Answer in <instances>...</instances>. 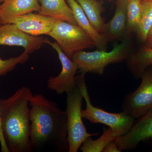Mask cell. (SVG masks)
<instances>
[{
	"instance_id": "obj_26",
	"label": "cell",
	"mask_w": 152,
	"mask_h": 152,
	"mask_svg": "<svg viewBox=\"0 0 152 152\" xmlns=\"http://www.w3.org/2000/svg\"><path fill=\"white\" fill-rule=\"evenodd\" d=\"M1 25V19H0V25Z\"/></svg>"
},
{
	"instance_id": "obj_11",
	"label": "cell",
	"mask_w": 152,
	"mask_h": 152,
	"mask_svg": "<svg viewBox=\"0 0 152 152\" xmlns=\"http://www.w3.org/2000/svg\"><path fill=\"white\" fill-rule=\"evenodd\" d=\"M58 20L51 17L31 12L6 20L2 22L1 24H14L24 32L31 36L49 35Z\"/></svg>"
},
{
	"instance_id": "obj_16",
	"label": "cell",
	"mask_w": 152,
	"mask_h": 152,
	"mask_svg": "<svg viewBox=\"0 0 152 152\" xmlns=\"http://www.w3.org/2000/svg\"><path fill=\"white\" fill-rule=\"evenodd\" d=\"M126 61L127 66L134 77L140 79L144 71L152 65V48L142 45L136 52H132Z\"/></svg>"
},
{
	"instance_id": "obj_12",
	"label": "cell",
	"mask_w": 152,
	"mask_h": 152,
	"mask_svg": "<svg viewBox=\"0 0 152 152\" xmlns=\"http://www.w3.org/2000/svg\"><path fill=\"white\" fill-rule=\"evenodd\" d=\"M116 10L111 20L105 23L102 34L108 42L125 37L127 23V0H117Z\"/></svg>"
},
{
	"instance_id": "obj_3",
	"label": "cell",
	"mask_w": 152,
	"mask_h": 152,
	"mask_svg": "<svg viewBox=\"0 0 152 152\" xmlns=\"http://www.w3.org/2000/svg\"><path fill=\"white\" fill-rule=\"evenodd\" d=\"M126 38L121 43L115 45L110 51L98 49L93 52L81 51L75 54L72 59L77 65L80 74L90 72L102 75L107 66L123 62L132 53L130 42Z\"/></svg>"
},
{
	"instance_id": "obj_14",
	"label": "cell",
	"mask_w": 152,
	"mask_h": 152,
	"mask_svg": "<svg viewBox=\"0 0 152 152\" xmlns=\"http://www.w3.org/2000/svg\"><path fill=\"white\" fill-rule=\"evenodd\" d=\"M40 10L39 13L58 20L78 25L73 12L66 0H39Z\"/></svg>"
},
{
	"instance_id": "obj_15",
	"label": "cell",
	"mask_w": 152,
	"mask_h": 152,
	"mask_svg": "<svg viewBox=\"0 0 152 152\" xmlns=\"http://www.w3.org/2000/svg\"><path fill=\"white\" fill-rule=\"evenodd\" d=\"M40 4L39 0H6L0 5V19H7L36 11L39 12Z\"/></svg>"
},
{
	"instance_id": "obj_5",
	"label": "cell",
	"mask_w": 152,
	"mask_h": 152,
	"mask_svg": "<svg viewBox=\"0 0 152 152\" xmlns=\"http://www.w3.org/2000/svg\"><path fill=\"white\" fill-rule=\"evenodd\" d=\"M66 94L68 152H77L88 138L97 136L99 133L88 132L83 122L82 107L84 98L78 86L77 85L74 90Z\"/></svg>"
},
{
	"instance_id": "obj_22",
	"label": "cell",
	"mask_w": 152,
	"mask_h": 152,
	"mask_svg": "<svg viewBox=\"0 0 152 152\" xmlns=\"http://www.w3.org/2000/svg\"><path fill=\"white\" fill-rule=\"evenodd\" d=\"M0 145H1V152H10L6 144L2 130L1 128V113H0Z\"/></svg>"
},
{
	"instance_id": "obj_24",
	"label": "cell",
	"mask_w": 152,
	"mask_h": 152,
	"mask_svg": "<svg viewBox=\"0 0 152 152\" xmlns=\"http://www.w3.org/2000/svg\"><path fill=\"white\" fill-rule=\"evenodd\" d=\"M143 45L150 48H152V26L148 33L146 39Z\"/></svg>"
},
{
	"instance_id": "obj_2",
	"label": "cell",
	"mask_w": 152,
	"mask_h": 152,
	"mask_svg": "<svg viewBox=\"0 0 152 152\" xmlns=\"http://www.w3.org/2000/svg\"><path fill=\"white\" fill-rule=\"evenodd\" d=\"M33 96L29 88L23 86L7 99L0 100L2 130L10 152L33 151L30 107Z\"/></svg>"
},
{
	"instance_id": "obj_1",
	"label": "cell",
	"mask_w": 152,
	"mask_h": 152,
	"mask_svg": "<svg viewBox=\"0 0 152 152\" xmlns=\"http://www.w3.org/2000/svg\"><path fill=\"white\" fill-rule=\"evenodd\" d=\"M30 107V140L33 151L50 147L58 151H69L66 111L41 94L33 95Z\"/></svg>"
},
{
	"instance_id": "obj_17",
	"label": "cell",
	"mask_w": 152,
	"mask_h": 152,
	"mask_svg": "<svg viewBox=\"0 0 152 152\" xmlns=\"http://www.w3.org/2000/svg\"><path fill=\"white\" fill-rule=\"evenodd\" d=\"M84 12L91 24L102 34L105 23L102 17L104 11L103 4L98 0H76Z\"/></svg>"
},
{
	"instance_id": "obj_13",
	"label": "cell",
	"mask_w": 152,
	"mask_h": 152,
	"mask_svg": "<svg viewBox=\"0 0 152 152\" xmlns=\"http://www.w3.org/2000/svg\"><path fill=\"white\" fill-rule=\"evenodd\" d=\"M72 9L77 24L89 35L98 50H107V41L102 34L94 27L81 7L76 0H66Z\"/></svg>"
},
{
	"instance_id": "obj_10",
	"label": "cell",
	"mask_w": 152,
	"mask_h": 152,
	"mask_svg": "<svg viewBox=\"0 0 152 152\" xmlns=\"http://www.w3.org/2000/svg\"><path fill=\"white\" fill-rule=\"evenodd\" d=\"M46 38L40 36H33L24 32L12 23L0 25V46L3 45L23 48L25 51L32 53L39 50Z\"/></svg>"
},
{
	"instance_id": "obj_18",
	"label": "cell",
	"mask_w": 152,
	"mask_h": 152,
	"mask_svg": "<svg viewBox=\"0 0 152 152\" xmlns=\"http://www.w3.org/2000/svg\"><path fill=\"white\" fill-rule=\"evenodd\" d=\"M122 135L119 132L110 127L104 128L102 134L96 140L88 138L82 144L80 149L83 152H102L105 147L118 136Z\"/></svg>"
},
{
	"instance_id": "obj_25",
	"label": "cell",
	"mask_w": 152,
	"mask_h": 152,
	"mask_svg": "<svg viewBox=\"0 0 152 152\" xmlns=\"http://www.w3.org/2000/svg\"><path fill=\"white\" fill-rule=\"evenodd\" d=\"M6 0H0V3H3V2L4 1H5Z\"/></svg>"
},
{
	"instance_id": "obj_7",
	"label": "cell",
	"mask_w": 152,
	"mask_h": 152,
	"mask_svg": "<svg viewBox=\"0 0 152 152\" xmlns=\"http://www.w3.org/2000/svg\"><path fill=\"white\" fill-rule=\"evenodd\" d=\"M138 88L125 96L121 109L131 117L138 119L152 110V65L142 74Z\"/></svg>"
},
{
	"instance_id": "obj_28",
	"label": "cell",
	"mask_w": 152,
	"mask_h": 152,
	"mask_svg": "<svg viewBox=\"0 0 152 152\" xmlns=\"http://www.w3.org/2000/svg\"><path fill=\"white\" fill-rule=\"evenodd\" d=\"M140 1H142V0H140Z\"/></svg>"
},
{
	"instance_id": "obj_6",
	"label": "cell",
	"mask_w": 152,
	"mask_h": 152,
	"mask_svg": "<svg viewBox=\"0 0 152 152\" xmlns=\"http://www.w3.org/2000/svg\"><path fill=\"white\" fill-rule=\"evenodd\" d=\"M48 36L71 59L77 52L95 47L94 41L84 30L78 25L67 22L58 20Z\"/></svg>"
},
{
	"instance_id": "obj_21",
	"label": "cell",
	"mask_w": 152,
	"mask_h": 152,
	"mask_svg": "<svg viewBox=\"0 0 152 152\" xmlns=\"http://www.w3.org/2000/svg\"><path fill=\"white\" fill-rule=\"evenodd\" d=\"M29 54L24 51L18 56L13 57L7 59L0 58V77L5 76L12 71L18 65L24 64L28 59Z\"/></svg>"
},
{
	"instance_id": "obj_4",
	"label": "cell",
	"mask_w": 152,
	"mask_h": 152,
	"mask_svg": "<svg viewBox=\"0 0 152 152\" xmlns=\"http://www.w3.org/2000/svg\"><path fill=\"white\" fill-rule=\"evenodd\" d=\"M76 80L86 104V109L82 111L83 118L93 124L105 125L122 135L126 134L134 122L135 119L123 111L117 113H109L93 106L86 84L85 75L80 74L76 76Z\"/></svg>"
},
{
	"instance_id": "obj_23",
	"label": "cell",
	"mask_w": 152,
	"mask_h": 152,
	"mask_svg": "<svg viewBox=\"0 0 152 152\" xmlns=\"http://www.w3.org/2000/svg\"><path fill=\"white\" fill-rule=\"evenodd\" d=\"M102 152H121L118 148L115 140L109 143L103 150Z\"/></svg>"
},
{
	"instance_id": "obj_20",
	"label": "cell",
	"mask_w": 152,
	"mask_h": 152,
	"mask_svg": "<svg viewBox=\"0 0 152 152\" xmlns=\"http://www.w3.org/2000/svg\"><path fill=\"white\" fill-rule=\"evenodd\" d=\"M141 13V1L127 0V23L125 37L136 33L138 28Z\"/></svg>"
},
{
	"instance_id": "obj_9",
	"label": "cell",
	"mask_w": 152,
	"mask_h": 152,
	"mask_svg": "<svg viewBox=\"0 0 152 152\" xmlns=\"http://www.w3.org/2000/svg\"><path fill=\"white\" fill-rule=\"evenodd\" d=\"M138 119L126 134L115 139L121 151H132L141 142L152 140V110Z\"/></svg>"
},
{
	"instance_id": "obj_27",
	"label": "cell",
	"mask_w": 152,
	"mask_h": 152,
	"mask_svg": "<svg viewBox=\"0 0 152 152\" xmlns=\"http://www.w3.org/2000/svg\"><path fill=\"white\" fill-rule=\"evenodd\" d=\"M150 151L151 152H152V149L151 150V151Z\"/></svg>"
},
{
	"instance_id": "obj_19",
	"label": "cell",
	"mask_w": 152,
	"mask_h": 152,
	"mask_svg": "<svg viewBox=\"0 0 152 152\" xmlns=\"http://www.w3.org/2000/svg\"><path fill=\"white\" fill-rule=\"evenodd\" d=\"M152 26V0H142L140 20L136 34L143 43Z\"/></svg>"
},
{
	"instance_id": "obj_8",
	"label": "cell",
	"mask_w": 152,
	"mask_h": 152,
	"mask_svg": "<svg viewBox=\"0 0 152 152\" xmlns=\"http://www.w3.org/2000/svg\"><path fill=\"white\" fill-rule=\"evenodd\" d=\"M45 44H48L57 52L62 65L61 72L58 76L49 78L47 86L58 94L70 92L77 86L75 74L78 69L77 65L63 52L56 42H52L46 39Z\"/></svg>"
}]
</instances>
